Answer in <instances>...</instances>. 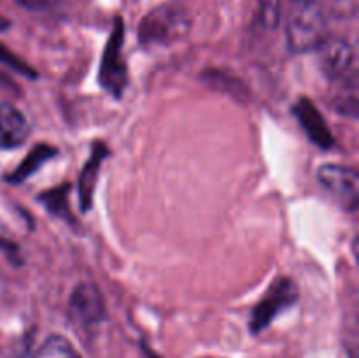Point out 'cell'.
Wrapping results in <instances>:
<instances>
[{
	"mask_svg": "<svg viewBox=\"0 0 359 358\" xmlns=\"http://www.w3.org/2000/svg\"><path fill=\"white\" fill-rule=\"evenodd\" d=\"M9 21H6V20H4V18H0V30H4V28H7V27H9Z\"/></svg>",
	"mask_w": 359,
	"mask_h": 358,
	"instance_id": "19",
	"label": "cell"
},
{
	"mask_svg": "<svg viewBox=\"0 0 359 358\" xmlns=\"http://www.w3.org/2000/svg\"><path fill=\"white\" fill-rule=\"evenodd\" d=\"M330 39L328 18L318 0H294L286 23L287 49L293 55L318 51Z\"/></svg>",
	"mask_w": 359,
	"mask_h": 358,
	"instance_id": "1",
	"label": "cell"
},
{
	"mask_svg": "<svg viewBox=\"0 0 359 358\" xmlns=\"http://www.w3.org/2000/svg\"><path fill=\"white\" fill-rule=\"evenodd\" d=\"M318 51L323 74L333 83L354 72V51L344 39H328Z\"/></svg>",
	"mask_w": 359,
	"mask_h": 358,
	"instance_id": "7",
	"label": "cell"
},
{
	"mask_svg": "<svg viewBox=\"0 0 359 358\" xmlns=\"http://www.w3.org/2000/svg\"><path fill=\"white\" fill-rule=\"evenodd\" d=\"M189 30L188 14L177 6H160L147 13L139 25V42L144 48L174 44Z\"/></svg>",
	"mask_w": 359,
	"mask_h": 358,
	"instance_id": "2",
	"label": "cell"
},
{
	"mask_svg": "<svg viewBox=\"0 0 359 358\" xmlns=\"http://www.w3.org/2000/svg\"><path fill=\"white\" fill-rule=\"evenodd\" d=\"M300 298V288L297 281L291 277H277L269 288L262 300L252 307L251 319H249V330L252 336H258L263 330L269 329L273 319L284 311L293 307Z\"/></svg>",
	"mask_w": 359,
	"mask_h": 358,
	"instance_id": "4",
	"label": "cell"
},
{
	"mask_svg": "<svg viewBox=\"0 0 359 358\" xmlns=\"http://www.w3.org/2000/svg\"><path fill=\"white\" fill-rule=\"evenodd\" d=\"M123 44H125V21L121 16H116L98 69V83L114 98H121L128 86V69L123 60Z\"/></svg>",
	"mask_w": 359,
	"mask_h": 358,
	"instance_id": "3",
	"label": "cell"
},
{
	"mask_svg": "<svg viewBox=\"0 0 359 358\" xmlns=\"http://www.w3.org/2000/svg\"><path fill=\"white\" fill-rule=\"evenodd\" d=\"M69 195H70V185L69 183H62L56 188L46 190L39 195V202L46 207V211L56 218L74 223V214L69 207Z\"/></svg>",
	"mask_w": 359,
	"mask_h": 358,
	"instance_id": "12",
	"label": "cell"
},
{
	"mask_svg": "<svg viewBox=\"0 0 359 358\" xmlns=\"http://www.w3.org/2000/svg\"><path fill=\"white\" fill-rule=\"evenodd\" d=\"M56 153H58V150L49 146V144H37V146L32 147L30 153L27 154V158H25L20 165H18L11 174L6 175V181L11 183V185H18V183L27 181V179L30 178L32 174H35L46 161L51 160L53 157H56Z\"/></svg>",
	"mask_w": 359,
	"mask_h": 358,
	"instance_id": "11",
	"label": "cell"
},
{
	"mask_svg": "<svg viewBox=\"0 0 359 358\" xmlns=\"http://www.w3.org/2000/svg\"><path fill=\"white\" fill-rule=\"evenodd\" d=\"M318 181L326 193L347 213L359 206V175L354 167L325 164L318 168Z\"/></svg>",
	"mask_w": 359,
	"mask_h": 358,
	"instance_id": "5",
	"label": "cell"
},
{
	"mask_svg": "<svg viewBox=\"0 0 359 358\" xmlns=\"http://www.w3.org/2000/svg\"><path fill=\"white\" fill-rule=\"evenodd\" d=\"M20 7L27 11H34V13H41V11H51L56 6L63 2V0H14Z\"/></svg>",
	"mask_w": 359,
	"mask_h": 358,
	"instance_id": "17",
	"label": "cell"
},
{
	"mask_svg": "<svg viewBox=\"0 0 359 358\" xmlns=\"http://www.w3.org/2000/svg\"><path fill=\"white\" fill-rule=\"evenodd\" d=\"M0 62H4L6 65H9L11 69L16 70V72H20V74H23V76L30 77V79H35V77L39 76V74L35 72V70L32 69L28 63H25L23 60L18 58V56L14 55L13 51H9L7 48H4L2 44H0Z\"/></svg>",
	"mask_w": 359,
	"mask_h": 358,
	"instance_id": "15",
	"label": "cell"
},
{
	"mask_svg": "<svg viewBox=\"0 0 359 358\" xmlns=\"http://www.w3.org/2000/svg\"><path fill=\"white\" fill-rule=\"evenodd\" d=\"M340 83V88L335 91V97H333V105L339 112L346 116H358V81H356V70L353 74H349L344 79L335 81Z\"/></svg>",
	"mask_w": 359,
	"mask_h": 358,
	"instance_id": "13",
	"label": "cell"
},
{
	"mask_svg": "<svg viewBox=\"0 0 359 358\" xmlns=\"http://www.w3.org/2000/svg\"><path fill=\"white\" fill-rule=\"evenodd\" d=\"M109 157V150L104 142L97 140L91 144L90 158L86 160L84 167L81 168L79 179H77V193H79V206L83 213H88L93 206L95 188H97L100 165Z\"/></svg>",
	"mask_w": 359,
	"mask_h": 358,
	"instance_id": "9",
	"label": "cell"
},
{
	"mask_svg": "<svg viewBox=\"0 0 359 358\" xmlns=\"http://www.w3.org/2000/svg\"><path fill=\"white\" fill-rule=\"evenodd\" d=\"M259 6H262V21L265 27H277L280 14L279 0H259Z\"/></svg>",
	"mask_w": 359,
	"mask_h": 358,
	"instance_id": "16",
	"label": "cell"
},
{
	"mask_svg": "<svg viewBox=\"0 0 359 358\" xmlns=\"http://www.w3.org/2000/svg\"><path fill=\"white\" fill-rule=\"evenodd\" d=\"M142 351H144V357H146V358H158L156 354H154L153 351L149 350V347H147V346H144V344H142Z\"/></svg>",
	"mask_w": 359,
	"mask_h": 358,
	"instance_id": "18",
	"label": "cell"
},
{
	"mask_svg": "<svg viewBox=\"0 0 359 358\" xmlns=\"http://www.w3.org/2000/svg\"><path fill=\"white\" fill-rule=\"evenodd\" d=\"M293 114L297 116V119L300 121L302 128L305 130L309 139L316 144L321 150L328 151L335 146V139H333V133L330 130L328 123L323 118L321 111L314 105V102L311 98H298L297 104L293 105Z\"/></svg>",
	"mask_w": 359,
	"mask_h": 358,
	"instance_id": "8",
	"label": "cell"
},
{
	"mask_svg": "<svg viewBox=\"0 0 359 358\" xmlns=\"http://www.w3.org/2000/svg\"><path fill=\"white\" fill-rule=\"evenodd\" d=\"M69 314L81 325H97L107 316L100 290L91 283H79L69 298Z\"/></svg>",
	"mask_w": 359,
	"mask_h": 358,
	"instance_id": "6",
	"label": "cell"
},
{
	"mask_svg": "<svg viewBox=\"0 0 359 358\" xmlns=\"http://www.w3.org/2000/svg\"><path fill=\"white\" fill-rule=\"evenodd\" d=\"M30 135V125L23 112L9 102L0 100V150H16Z\"/></svg>",
	"mask_w": 359,
	"mask_h": 358,
	"instance_id": "10",
	"label": "cell"
},
{
	"mask_svg": "<svg viewBox=\"0 0 359 358\" xmlns=\"http://www.w3.org/2000/svg\"><path fill=\"white\" fill-rule=\"evenodd\" d=\"M34 358H83L67 337L53 333L35 351Z\"/></svg>",
	"mask_w": 359,
	"mask_h": 358,
	"instance_id": "14",
	"label": "cell"
}]
</instances>
